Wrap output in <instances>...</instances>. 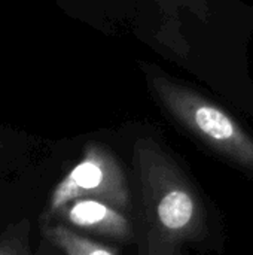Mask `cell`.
<instances>
[{
    "mask_svg": "<svg viewBox=\"0 0 253 255\" xmlns=\"http://www.w3.org/2000/svg\"><path fill=\"white\" fill-rule=\"evenodd\" d=\"M137 184V255H185L206 236V211L197 188L152 137L133 146Z\"/></svg>",
    "mask_w": 253,
    "mask_h": 255,
    "instance_id": "obj_1",
    "label": "cell"
},
{
    "mask_svg": "<svg viewBox=\"0 0 253 255\" xmlns=\"http://www.w3.org/2000/svg\"><path fill=\"white\" fill-rule=\"evenodd\" d=\"M149 87L161 106L185 130L219 157L253 176V137L228 112L163 73H151Z\"/></svg>",
    "mask_w": 253,
    "mask_h": 255,
    "instance_id": "obj_2",
    "label": "cell"
},
{
    "mask_svg": "<svg viewBox=\"0 0 253 255\" xmlns=\"http://www.w3.org/2000/svg\"><path fill=\"white\" fill-rule=\"evenodd\" d=\"M78 199H94L131 212V190L125 170L113 151L100 142L85 145L81 160L54 187L39 220H49L58 209Z\"/></svg>",
    "mask_w": 253,
    "mask_h": 255,
    "instance_id": "obj_3",
    "label": "cell"
},
{
    "mask_svg": "<svg viewBox=\"0 0 253 255\" xmlns=\"http://www.w3.org/2000/svg\"><path fill=\"white\" fill-rule=\"evenodd\" d=\"M61 221L79 232L101 236L118 244H136V223L130 214L122 212L104 202L78 199L58 209L49 220Z\"/></svg>",
    "mask_w": 253,
    "mask_h": 255,
    "instance_id": "obj_4",
    "label": "cell"
},
{
    "mask_svg": "<svg viewBox=\"0 0 253 255\" xmlns=\"http://www.w3.org/2000/svg\"><path fill=\"white\" fill-rule=\"evenodd\" d=\"M40 235L60 255H119L115 248L91 239L88 235L57 220H39Z\"/></svg>",
    "mask_w": 253,
    "mask_h": 255,
    "instance_id": "obj_5",
    "label": "cell"
},
{
    "mask_svg": "<svg viewBox=\"0 0 253 255\" xmlns=\"http://www.w3.org/2000/svg\"><path fill=\"white\" fill-rule=\"evenodd\" d=\"M0 255H33L28 220H19L0 232Z\"/></svg>",
    "mask_w": 253,
    "mask_h": 255,
    "instance_id": "obj_6",
    "label": "cell"
},
{
    "mask_svg": "<svg viewBox=\"0 0 253 255\" xmlns=\"http://www.w3.org/2000/svg\"><path fill=\"white\" fill-rule=\"evenodd\" d=\"M160 6V9L163 10V13L167 18V22L170 24V31L169 34H173L176 37H179V12L182 6H189L194 7L197 10V13L203 15L206 12V9L198 3V0H155Z\"/></svg>",
    "mask_w": 253,
    "mask_h": 255,
    "instance_id": "obj_7",
    "label": "cell"
},
{
    "mask_svg": "<svg viewBox=\"0 0 253 255\" xmlns=\"http://www.w3.org/2000/svg\"><path fill=\"white\" fill-rule=\"evenodd\" d=\"M1 149H3V142L0 140V151H1Z\"/></svg>",
    "mask_w": 253,
    "mask_h": 255,
    "instance_id": "obj_8",
    "label": "cell"
}]
</instances>
